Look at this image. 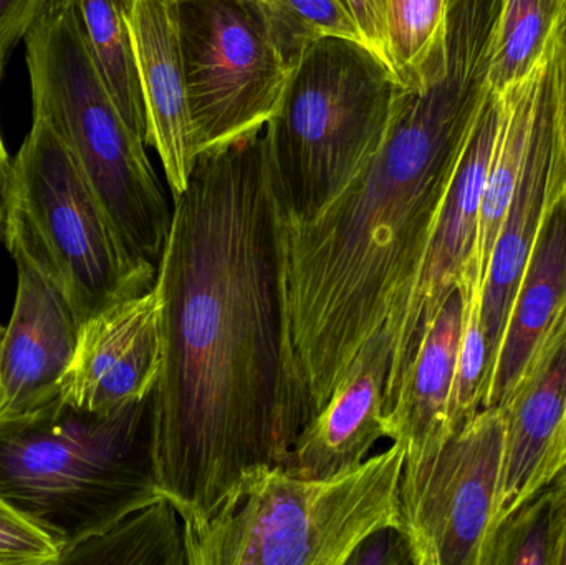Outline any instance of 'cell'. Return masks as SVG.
Instances as JSON below:
<instances>
[{"label":"cell","instance_id":"cell-2","mask_svg":"<svg viewBox=\"0 0 566 565\" xmlns=\"http://www.w3.org/2000/svg\"><path fill=\"white\" fill-rule=\"evenodd\" d=\"M504 0H448L446 39L399 83L378 151L318 212L281 236L283 301L323 341L361 347L405 314L455 166L491 93Z\"/></svg>","mask_w":566,"mask_h":565},{"label":"cell","instance_id":"cell-5","mask_svg":"<svg viewBox=\"0 0 566 565\" xmlns=\"http://www.w3.org/2000/svg\"><path fill=\"white\" fill-rule=\"evenodd\" d=\"M398 92L391 66L359 40L322 36L303 53L265 125L282 228L315 218L368 165Z\"/></svg>","mask_w":566,"mask_h":565},{"label":"cell","instance_id":"cell-24","mask_svg":"<svg viewBox=\"0 0 566 565\" xmlns=\"http://www.w3.org/2000/svg\"><path fill=\"white\" fill-rule=\"evenodd\" d=\"M264 13L275 46L289 69L310 45L335 35L363 42L346 0H255ZM365 43V42H363Z\"/></svg>","mask_w":566,"mask_h":565},{"label":"cell","instance_id":"cell-12","mask_svg":"<svg viewBox=\"0 0 566 565\" xmlns=\"http://www.w3.org/2000/svg\"><path fill=\"white\" fill-rule=\"evenodd\" d=\"M163 367V299L156 284L83 322L59 387L63 404L112 414L151 397Z\"/></svg>","mask_w":566,"mask_h":565},{"label":"cell","instance_id":"cell-30","mask_svg":"<svg viewBox=\"0 0 566 565\" xmlns=\"http://www.w3.org/2000/svg\"><path fill=\"white\" fill-rule=\"evenodd\" d=\"M363 42L386 60L388 53V27H386V0H346Z\"/></svg>","mask_w":566,"mask_h":565},{"label":"cell","instance_id":"cell-14","mask_svg":"<svg viewBox=\"0 0 566 565\" xmlns=\"http://www.w3.org/2000/svg\"><path fill=\"white\" fill-rule=\"evenodd\" d=\"M12 317L0 345V418L35 410L59 397L80 324L62 292L22 255Z\"/></svg>","mask_w":566,"mask_h":565},{"label":"cell","instance_id":"cell-17","mask_svg":"<svg viewBox=\"0 0 566 565\" xmlns=\"http://www.w3.org/2000/svg\"><path fill=\"white\" fill-rule=\"evenodd\" d=\"M566 305V182L554 192L518 282L482 408H505Z\"/></svg>","mask_w":566,"mask_h":565},{"label":"cell","instance_id":"cell-11","mask_svg":"<svg viewBox=\"0 0 566 565\" xmlns=\"http://www.w3.org/2000/svg\"><path fill=\"white\" fill-rule=\"evenodd\" d=\"M564 182L566 163L558 126L552 40L542 63L524 165L482 282L481 324L488 347V380L501 347L515 291L531 258L548 202Z\"/></svg>","mask_w":566,"mask_h":565},{"label":"cell","instance_id":"cell-26","mask_svg":"<svg viewBox=\"0 0 566 565\" xmlns=\"http://www.w3.org/2000/svg\"><path fill=\"white\" fill-rule=\"evenodd\" d=\"M459 284L464 291L465 308L451 401L454 430L482 410L489 370L488 347L481 324V285L469 274L462 275Z\"/></svg>","mask_w":566,"mask_h":565},{"label":"cell","instance_id":"cell-15","mask_svg":"<svg viewBox=\"0 0 566 565\" xmlns=\"http://www.w3.org/2000/svg\"><path fill=\"white\" fill-rule=\"evenodd\" d=\"M392 338L382 328L359 352L325 407L293 441L282 467L302 480H322L359 467L385 437V387Z\"/></svg>","mask_w":566,"mask_h":565},{"label":"cell","instance_id":"cell-3","mask_svg":"<svg viewBox=\"0 0 566 565\" xmlns=\"http://www.w3.org/2000/svg\"><path fill=\"white\" fill-rule=\"evenodd\" d=\"M399 444L322 480L245 468L205 514L181 517L188 565H348L373 534L402 527Z\"/></svg>","mask_w":566,"mask_h":565},{"label":"cell","instance_id":"cell-10","mask_svg":"<svg viewBox=\"0 0 566 565\" xmlns=\"http://www.w3.org/2000/svg\"><path fill=\"white\" fill-rule=\"evenodd\" d=\"M501 122V96L489 93L471 138L455 166L429 236L428 251L405 314L392 335L391 362L385 387V411L418 354L419 345L449 295L471 268L478 245L485 176Z\"/></svg>","mask_w":566,"mask_h":565},{"label":"cell","instance_id":"cell-31","mask_svg":"<svg viewBox=\"0 0 566 565\" xmlns=\"http://www.w3.org/2000/svg\"><path fill=\"white\" fill-rule=\"evenodd\" d=\"M555 92H557L558 126L566 163V6L554 35Z\"/></svg>","mask_w":566,"mask_h":565},{"label":"cell","instance_id":"cell-7","mask_svg":"<svg viewBox=\"0 0 566 565\" xmlns=\"http://www.w3.org/2000/svg\"><path fill=\"white\" fill-rule=\"evenodd\" d=\"M10 255H22L83 322L156 284L158 268L129 252L55 129L33 118L10 165L3 216Z\"/></svg>","mask_w":566,"mask_h":565},{"label":"cell","instance_id":"cell-4","mask_svg":"<svg viewBox=\"0 0 566 565\" xmlns=\"http://www.w3.org/2000/svg\"><path fill=\"white\" fill-rule=\"evenodd\" d=\"M0 494L62 554L163 498L153 474L149 398L92 414L55 397L0 418Z\"/></svg>","mask_w":566,"mask_h":565},{"label":"cell","instance_id":"cell-32","mask_svg":"<svg viewBox=\"0 0 566 565\" xmlns=\"http://www.w3.org/2000/svg\"><path fill=\"white\" fill-rule=\"evenodd\" d=\"M3 65L6 63L0 62V76H2ZM10 165H12V158L7 153L2 132H0V228H2L3 216H6V196L7 186H9Z\"/></svg>","mask_w":566,"mask_h":565},{"label":"cell","instance_id":"cell-13","mask_svg":"<svg viewBox=\"0 0 566 565\" xmlns=\"http://www.w3.org/2000/svg\"><path fill=\"white\" fill-rule=\"evenodd\" d=\"M505 410L507 433L494 530L502 517L566 467V305L525 368Z\"/></svg>","mask_w":566,"mask_h":565},{"label":"cell","instance_id":"cell-29","mask_svg":"<svg viewBox=\"0 0 566 565\" xmlns=\"http://www.w3.org/2000/svg\"><path fill=\"white\" fill-rule=\"evenodd\" d=\"M412 565L408 536L402 527H388L369 536L348 565Z\"/></svg>","mask_w":566,"mask_h":565},{"label":"cell","instance_id":"cell-9","mask_svg":"<svg viewBox=\"0 0 566 565\" xmlns=\"http://www.w3.org/2000/svg\"><path fill=\"white\" fill-rule=\"evenodd\" d=\"M507 410L482 408L401 480L412 565H482L494 533Z\"/></svg>","mask_w":566,"mask_h":565},{"label":"cell","instance_id":"cell-1","mask_svg":"<svg viewBox=\"0 0 566 565\" xmlns=\"http://www.w3.org/2000/svg\"><path fill=\"white\" fill-rule=\"evenodd\" d=\"M279 222L265 126L198 153L172 198L149 430L159 494L181 517L245 468L282 464L310 421L286 357Z\"/></svg>","mask_w":566,"mask_h":565},{"label":"cell","instance_id":"cell-22","mask_svg":"<svg viewBox=\"0 0 566 565\" xmlns=\"http://www.w3.org/2000/svg\"><path fill=\"white\" fill-rule=\"evenodd\" d=\"M564 470L495 526L482 565H557L564 527Z\"/></svg>","mask_w":566,"mask_h":565},{"label":"cell","instance_id":"cell-25","mask_svg":"<svg viewBox=\"0 0 566 565\" xmlns=\"http://www.w3.org/2000/svg\"><path fill=\"white\" fill-rule=\"evenodd\" d=\"M448 0H386L388 65L399 83L416 79L446 39Z\"/></svg>","mask_w":566,"mask_h":565},{"label":"cell","instance_id":"cell-28","mask_svg":"<svg viewBox=\"0 0 566 565\" xmlns=\"http://www.w3.org/2000/svg\"><path fill=\"white\" fill-rule=\"evenodd\" d=\"M46 0H0V62L25 40Z\"/></svg>","mask_w":566,"mask_h":565},{"label":"cell","instance_id":"cell-27","mask_svg":"<svg viewBox=\"0 0 566 565\" xmlns=\"http://www.w3.org/2000/svg\"><path fill=\"white\" fill-rule=\"evenodd\" d=\"M60 550L0 494V565H52Z\"/></svg>","mask_w":566,"mask_h":565},{"label":"cell","instance_id":"cell-18","mask_svg":"<svg viewBox=\"0 0 566 565\" xmlns=\"http://www.w3.org/2000/svg\"><path fill=\"white\" fill-rule=\"evenodd\" d=\"M464 308V291L459 284L422 337L392 407L382 415L385 437L405 450V468L419 467L455 431L451 401Z\"/></svg>","mask_w":566,"mask_h":565},{"label":"cell","instance_id":"cell-23","mask_svg":"<svg viewBox=\"0 0 566 565\" xmlns=\"http://www.w3.org/2000/svg\"><path fill=\"white\" fill-rule=\"evenodd\" d=\"M566 0H504L489 82L495 93L531 75L554 40Z\"/></svg>","mask_w":566,"mask_h":565},{"label":"cell","instance_id":"cell-19","mask_svg":"<svg viewBox=\"0 0 566 565\" xmlns=\"http://www.w3.org/2000/svg\"><path fill=\"white\" fill-rule=\"evenodd\" d=\"M544 56L532 70L531 75L499 93L501 96V122H499L488 176H485L478 245H475L471 268L465 269V272H469L479 282L481 289L499 228H501L502 219H504L518 176H521L522 165H524Z\"/></svg>","mask_w":566,"mask_h":565},{"label":"cell","instance_id":"cell-34","mask_svg":"<svg viewBox=\"0 0 566 565\" xmlns=\"http://www.w3.org/2000/svg\"><path fill=\"white\" fill-rule=\"evenodd\" d=\"M3 334H6V327H2V325H0V345H2Z\"/></svg>","mask_w":566,"mask_h":565},{"label":"cell","instance_id":"cell-6","mask_svg":"<svg viewBox=\"0 0 566 565\" xmlns=\"http://www.w3.org/2000/svg\"><path fill=\"white\" fill-rule=\"evenodd\" d=\"M32 116L65 142L132 254L158 268L172 208L86 49L75 0H46L25 40Z\"/></svg>","mask_w":566,"mask_h":565},{"label":"cell","instance_id":"cell-16","mask_svg":"<svg viewBox=\"0 0 566 565\" xmlns=\"http://www.w3.org/2000/svg\"><path fill=\"white\" fill-rule=\"evenodd\" d=\"M129 25L148 118V146L158 153L176 198L185 191L198 156L176 0H132Z\"/></svg>","mask_w":566,"mask_h":565},{"label":"cell","instance_id":"cell-21","mask_svg":"<svg viewBox=\"0 0 566 565\" xmlns=\"http://www.w3.org/2000/svg\"><path fill=\"white\" fill-rule=\"evenodd\" d=\"M56 564L188 565L181 516L158 498L66 551Z\"/></svg>","mask_w":566,"mask_h":565},{"label":"cell","instance_id":"cell-33","mask_svg":"<svg viewBox=\"0 0 566 565\" xmlns=\"http://www.w3.org/2000/svg\"><path fill=\"white\" fill-rule=\"evenodd\" d=\"M564 477H565V483H566V467L564 468ZM557 565H566V501H565L564 527H562L560 550H558Z\"/></svg>","mask_w":566,"mask_h":565},{"label":"cell","instance_id":"cell-35","mask_svg":"<svg viewBox=\"0 0 566 565\" xmlns=\"http://www.w3.org/2000/svg\"><path fill=\"white\" fill-rule=\"evenodd\" d=\"M564 444H565V457H566V427H565V438H564Z\"/></svg>","mask_w":566,"mask_h":565},{"label":"cell","instance_id":"cell-20","mask_svg":"<svg viewBox=\"0 0 566 565\" xmlns=\"http://www.w3.org/2000/svg\"><path fill=\"white\" fill-rule=\"evenodd\" d=\"M86 49L128 128L148 146V118L129 25L132 0H75Z\"/></svg>","mask_w":566,"mask_h":565},{"label":"cell","instance_id":"cell-8","mask_svg":"<svg viewBox=\"0 0 566 565\" xmlns=\"http://www.w3.org/2000/svg\"><path fill=\"white\" fill-rule=\"evenodd\" d=\"M198 153L264 128L292 70L255 0H176Z\"/></svg>","mask_w":566,"mask_h":565}]
</instances>
